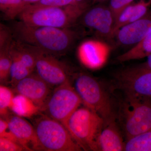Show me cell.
<instances>
[{
    "label": "cell",
    "instance_id": "11",
    "mask_svg": "<svg viewBox=\"0 0 151 151\" xmlns=\"http://www.w3.org/2000/svg\"><path fill=\"white\" fill-rule=\"evenodd\" d=\"M19 94L27 97L41 109L51 92L47 83L37 74L32 73L14 86Z\"/></svg>",
    "mask_w": 151,
    "mask_h": 151
},
{
    "label": "cell",
    "instance_id": "5",
    "mask_svg": "<svg viewBox=\"0 0 151 151\" xmlns=\"http://www.w3.org/2000/svg\"><path fill=\"white\" fill-rule=\"evenodd\" d=\"M73 86L82 103L99 114L105 123L116 119L110 97L95 78L86 73H78L74 78Z\"/></svg>",
    "mask_w": 151,
    "mask_h": 151
},
{
    "label": "cell",
    "instance_id": "31",
    "mask_svg": "<svg viewBox=\"0 0 151 151\" xmlns=\"http://www.w3.org/2000/svg\"><path fill=\"white\" fill-rule=\"evenodd\" d=\"M76 1L78 2L79 3L85 2V1L86 0H75Z\"/></svg>",
    "mask_w": 151,
    "mask_h": 151
},
{
    "label": "cell",
    "instance_id": "24",
    "mask_svg": "<svg viewBox=\"0 0 151 151\" xmlns=\"http://www.w3.org/2000/svg\"><path fill=\"white\" fill-rule=\"evenodd\" d=\"M84 2L79 3L75 0H41L32 4L37 6L52 7H63L76 5Z\"/></svg>",
    "mask_w": 151,
    "mask_h": 151
},
{
    "label": "cell",
    "instance_id": "12",
    "mask_svg": "<svg viewBox=\"0 0 151 151\" xmlns=\"http://www.w3.org/2000/svg\"><path fill=\"white\" fill-rule=\"evenodd\" d=\"M151 29V8L142 17L120 29L114 37L120 45L134 46L145 37Z\"/></svg>",
    "mask_w": 151,
    "mask_h": 151
},
{
    "label": "cell",
    "instance_id": "10",
    "mask_svg": "<svg viewBox=\"0 0 151 151\" xmlns=\"http://www.w3.org/2000/svg\"><path fill=\"white\" fill-rule=\"evenodd\" d=\"M81 17L83 24L98 35L112 38L115 18L108 6L97 5L88 9Z\"/></svg>",
    "mask_w": 151,
    "mask_h": 151
},
{
    "label": "cell",
    "instance_id": "6",
    "mask_svg": "<svg viewBox=\"0 0 151 151\" xmlns=\"http://www.w3.org/2000/svg\"><path fill=\"white\" fill-rule=\"evenodd\" d=\"M125 96L120 116L127 140L151 130V97Z\"/></svg>",
    "mask_w": 151,
    "mask_h": 151
},
{
    "label": "cell",
    "instance_id": "19",
    "mask_svg": "<svg viewBox=\"0 0 151 151\" xmlns=\"http://www.w3.org/2000/svg\"><path fill=\"white\" fill-rule=\"evenodd\" d=\"M124 151H151V130L127 139Z\"/></svg>",
    "mask_w": 151,
    "mask_h": 151
},
{
    "label": "cell",
    "instance_id": "25",
    "mask_svg": "<svg viewBox=\"0 0 151 151\" xmlns=\"http://www.w3.org/2000/svg\"><path fill=\"white\" fill-rule=\"evenodd\" d=\"M26 151L21 144L13 140L0 137V151Z\"/></svg>",
    "mask_w": 151,
    "mask_h": 151
},
{
    "label": "cell",
    "instance_id": "8",
    "mask_svg": "<svg viewBox=\"0 0 151 151\" xmlns=\"http://www.w3.org/2000/svg\"><path fill=\"white\" fill-rule=\"evenodd\" d=\"M115 86L125 95L151 97V70L138 65L123 69L115 76Z\"/></svg>",
    "mask_w": 151,
    "mask_h": 151
},
{
    "label": "cell",
    "instance_id": "30",
    "mask_svg": "<svg viewBox=\"0 0 151 151\" xmlns=\"http://www.w3.org/2000/svg\"><path fill=\"white\" fill-rule=\"evenodd\" d=\"M95 1H97L100 2H105L106 1H108L109 0H95Z\"/></svg>",
    "mask_w": 151,
    "mask_h": 151
},
{
    "label": "cell",
    "instance_id": "13",
    "mask_svg": "<svg viewBox=\"0 0 151 151\" xmlns=\"http://www.w3.org/2000/svg\"><path fill=\"white\" fill-rule=\"evenodd\" d=\"M110 49L106 44L97 41H89L82 44L79 50L81 62L92 69L100 68L106 62Z\"/></svg>",
    "mask_w": 151,
    "mask_h": 151
},
{
    "label": "cell",
    "instance_id": "14",
    "mask_svg": "<svg viewBox=\"0 0 151 151\" xmlns=\"http://www.w3.org/2000/svg\"><path fill=\"white\" fill-rule=\"evenodd\" d=\"M13 40L10 28L0 25V82L5 84L10 82L12 60L10 48Z\"/></svg>",
    "mask_w": 151,
    "mask_h": 151
},
{
    "label": "cell",
    "instance_id": "15",
    "mask_svg": "<svg viewBox=\"0 0 151 151\" xmlns=\"http://www.w3.org/2000/svg\"><path fill=\"white\" fill-rule=\"evenodd\" d=\"M9 129L18 142L26 151H33L32 145L35 139L34 127L27 120L17 115L7 116Z\"/></svg>",
    "mask_w": 151,
    "mask_h": 151
},
{
    "label": "cell",
    "instance_id": "17",
    "mask_svg": "<svg viewBox=\"0 0 151 151\" xmlns=\"http://www.w3.org/2000/svg\"><path fill=\"white\" fill-rule=\"evenodd\" d=\"M151 55V29L140 42L116 58L119 62H124L147 58Z\"/></svg>",
    "mask_w": 151,
    "mask_h": 151
},
{
    "label": "cell",
    "instance_id": "9",
    "mask_svg": "<svg viewBox=\"0 0 151 151\" xmlns=\"http://www.w3.org/2000/svg\"><path fill=\"white\" fill-rule=\"evenodd\" d=\"M31 47L36 57L35 70L42 80L51 87H56L70 81V72L65 64L54 55Z\"/></svg>",
    "mask_w": 151,
    "mask_h": 151
},
{
    "label": "cell",
    "instance_id": "23",
    "mask_svg": "<svg viewBox=\"0 0 151 151\" xmlns=\"http://www.w3.org/2000/svg\"><path fill=\"white\" fill-rule=\"evenodd\" d=\"M13 92L8 87L1 85L0 86V114L1 116H7L8 109L12 103Z\"/></svg>",
    "mask_w": 151,
    "mask_h": 151
},
{
    "label": "cell",
    "instance_id": "28",
    "mask_svg": "<svg viewBox=\"0 0 151 151\" xmlns=\"http://www.w3.org/2000/svg\"><path fill=\"white\" fill-rule=\"evenodd\" d=\"M139 66L147 70H151V55L147 57L146 61Z\"/></svg>",
    "mask_w": 151,
    "mask_h": 151
},
{
    "label": "cell",
    "instance_id": "22",
    "mask_svg": "<svg viewBox=\"0 0 151 151\" xmlns=\"http://www.w3.org/2000/svg\"><path fill=\"white\" fill-rule=\"evenodd\" d=\"M134 2L124 9L115 19L112 31V38H114L120 29L129 22L133 14Z\"/></svg>",
    "mask_w": 151,
    "mask_h": 151
},
{
    "label": "cell",
    "instance_id": "29",
    "mask_svg": "<svg viewBox=\"0 0 151 151\" xmlns=\"http://www.w3.org/2000/svg\"><path fill=\"white\" fill-rule=\"evenodd\" d=\"M23 1L27 5H29L33 3L37 2L41 0H23Z\"/></svg>",
    "mask_w": 151,
    "mask_h": 151
},
{
    "label": "cell",
    "instance_id": "26",
    "mask_svg": "<svg viewBox=\"0 0 151 151\" xmlns=\"http://www.w3.org/2000/svg\"><path fill=\"white\" fill-rule=\"evenodd\" d=\"M137 0H109L108 6L116 18L124 9Z\"/></svg>",
    "mask_w": 151,
    "mask_h": 151
},
{
    "label": "cell",
    "instance_id": "20",
    "mask_svg": "<svg viewBox=\"0 0 151 151\" xmlns=\"http://www.w3.org/2000/svg\"><path fill=\"white\" fill-rule=\"evenodd\" d=\"M27 5L23 0H0V10L4 18L9 20L17 17Z\"/></svg>",
    "mask_w": 151,
    "mask_h": 151
},
{
    "label": "cell",
    "instance_id": "21",
    "mask_svg": "<svg viewBox=\"0 0 151 151\" xmlns=\"http://www.w3.org/2000/svg\"><path fill=\"white\" fill-rule=\"evenodd\" d=\"M11 55L12 63L9 82L14 86L18 81L28 76L33 71L27 67L15 55L11 53Z\"/></svg>",
    "mask_w": 151,
    "mask_h": 151
},
{
    "label": "cell",
    "instance_id": "4",
    "mask_svg": "<svg viewBox=\"0 0 151 151\" xmlns=\"http://www.w3.org/2000/svg\"><path fill=\"white\" fill-rule=\"evenodd\" d=\"M104 119L86 107L78 108L63 124L83 150L100 151L99 138Z\"/></svg>",
    "mask_w": 151,
    "mask_h": 151
},
{
    "label": "cell",
    "instance_id": "2",
    "mask_svg": "<svg viewBox=\"0 0 151 151\" xmlns=\"http://www.w3.org/2000/svg\"><path fill=\"white\" fill-rule=\"evenodd\" d=\"M86 2L63 7L28 5L19 14V21L33 26L68 28L72 27L88 9Z\"/></svg>",
    "mask_w": 151,
    "mask_h": 151
},
{
    "label": "cell",
    "instance_id": "16",
    "mask_svg": "<svg viewBox=\"0 0 151 151\" xmlns=\"http://www.w3.org/2000/svg\"><path fill=\"white\" fill-rule=\"evenodd\" d=\"M100 151H124L125 142L116 122V119L104 123L99 138Z\"/></svg>",
    "mask_w": 151,
    "mask_h": 151
},
{
    "label": "cell",
    "instance_id": "3",
    "mask_svg": "<svg viewBox=\"0 0 151 151\" xmlns=\"http://www.w3.org/2000/svg\"><path fill=\"white\" fill-rule=\"evenodd\" d=\"M35 139L33 151L83 150L62 123L44 114H40L33 123Z\"/></svg>",
    "mask_w": 151,
    "mask_h": 151
},
{
    "label": "cell",
    "instance_id": "27",
    "mask_svg": "<svg viewBox=\"0 0 151 151\" xmlns=\"http://www.w3.org/2000/svg\"><path fill=\"white\" fill-rule=\"evenodd\" d=\"M9 129V124L7 121L1 118L0 119V136L4 134Z\"/></svg>",
    "mask_w": 151,
    "mask_h": 151
},
{
    "label": "cell",
    "instance_id": "7",
    "mask_svg": "<svg viewBox=\"0 0 151 151\" xmlns=\"http://www.w3.org/2000/svg\"><path fill=\"white\" fill-rule=\"evenodd\" d=\"M82 103L69 81L56 86L50 94L41 111L63 124Z\"/></svg>",
    "mask_w": 151,
    "mask_h": 151
},
{
    "label": "cell",
    "instance_id": "1",
    "mask_svg": "<svg viewBox=\"0 0 151 151\" xmlns=\"http://www.w3.org/2000/svg\"><path fill=\"white\" fill-rule=\"evenodd\" d=\"M10 28L14 39L55 56L69 51L79 36L70 28L33 26L20 21L14 23Z\"/></svg>",
    "mask_w": 151,
    "mask_h": 151
},
{
    "label": "cell",
    "instance_id": "18",
    "mask_svg": "<svg viewBox=\"0 0 151 151\" xmlns=\"http://www.w3.org/2000/svg\"><path fill=\"white\" fill-rule=\"evenodd\" d=\"M9 109L16 115L26 118L32 117L41 111L39 106L27 97L19 94L14 97Z\"/></svg>",
    "mask_w": 151,
    "mask_h": 151
}]
</instances>
